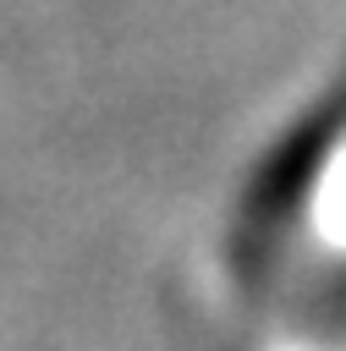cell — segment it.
<instances>
[{"instance_id": "obj_1", "label": "cell", "mask_w": 346, "mask_h": 351, "mask_svg": "<svg viewBox=\"0 0 346 351\" xmlns=\"http://www.w3.org/2000/svg\"><path fill=\"white\" fill-rule=\"evenodd\" d=\"M341 137H346V77H341V88H335L330 99H319V104L264 154V165L253 170L247 197H242L247 230H280V225H291L297 208L308 203L324 159L341 148Z\"/></svg>"}]
</instances>
